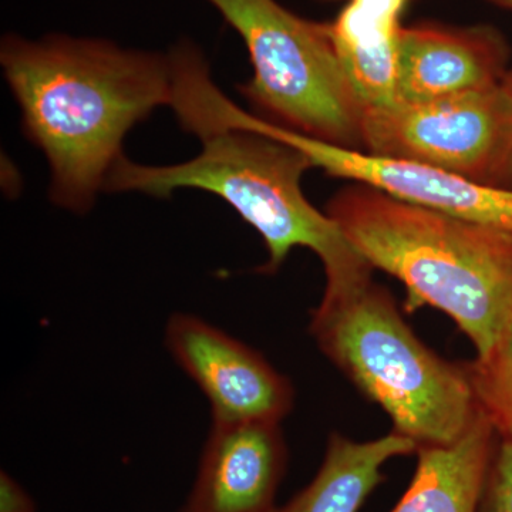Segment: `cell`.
<instances>
[{"label": "cell", "instance_id": "obj_5", "mask_svg": "<svg viewBox=\"0 0 512 512\" xmlns=\"http://www.w3.org/2000/svg\"><path fill=\"white\" fill-rule=\"evenodd\" d=\"M247 46L254 76L239 92L269 123L362 151L363 109L340 64L330 23L276 0H208Z\"/></svg>", "mask_w": 512, "mask_h": 512}, {"label": "cell", "instance_id": "obj_8", "mask_svg": "<svg viewBox=\"0 0 512 512\" xmlns=\"http://www.w3.org/2000/svg\"><path fill=\"white\" fill-rule=\"evenodd\" d=\"M165 348L211 404L212 421L281 423L293 407L291 382L261 353L191 313L165 325Z\"/></svg>", "mask_w": 512, "mask_h": 512}, {"label": "cell", "instance_id": "obj_4", "mask_svg": "<svg viewBox=\"0 0 512 512\" xmlns=\"http://www.w3.org/2000/svg\"><path fill=\"white\" fill-rule=\"evenodd\" d=\"M372 274L326 281L312 311L313 339L363 396L389 414L394 433L414 441L417 450L450 446L480 412L466 369L414 335Z\"/></svg>", "mask_w": 512, "mask_h": 512}, {"label": "cell", "instance_id": "obj_10", "mask_svg": "<svg viewBox=\"0 0 512 512\" xmlns=\"http://www.w3.org/2000/svg\"><path fill=\"white\" fill-rule=\"evenodd\" d=\"M511 49L491 26L414 25L400 39L399 103H426L498 86Z\"/></svg>", "mask_w": 512, "mask_h": 512}, {"label": "cell", "instance_id": "obj_14", "mask_svg": "<svg viewBox=\"0 0 512 512\" xmlns=\"http://www.w3.org/2000/svg\"><path fill=\"white\" fill-rule=\"evenodd\" d=\"M478 409L500 439L512 440V335L485 357L463 363Z\"/></svg>", "mask_w": 512, "mask_h": 512}, {"label": "cell", "instance_id": "obj_12", "mask_svg": "<svg viewBox=\"0 0 512 512\" xmlns=\"http://www.w3.org/2000/svg\"><path fill=\"white\" fill-rule=\"evenodd\" d=\"M498 440L480 410L456 443L419 448L412 483L392 512H478Z\"/></svg>", "mask_w": 512, "mask_h": 512}, {"label": "cell", "instance_id": "obj_13", "mask_svg": "<svg viewBox=\"0 0 512 512\" xmlns=\"http://www.w3.org/2000/svg\"><path fill=\"white\" fill-rule=\"evenodd\" d=\"M413 453L416 443L394 431L363 443L332 434L312 483L284 507L269 512H357L384 480V464Z\"/></svg>", "mask_w": 512, "mask_h": 512}, {"label": "cell", "instance_id": "obj_6", "mask_svg": "<svg viewBox=\"0 0 512 512\" xmlns=\"http://www.w3.org/2000/svg\"><path fill=\"white\" fill-rule=\"evenodd\" d=\"M511 147L512 97L503 83L363 113L365 153L431 165L491 187Z\"/></svg>", "mask_w": 512, "mask_h": 512}, {"label": "cell", "instance_id": "obj_3", "mask_svg": "<svg viewBox=\"0 0 512 512\" xmlns=\"http://www.w3.org/2000/svg\"><path fill=\"white\" fill-rule=\"evenodd\" d=\"M326 214L373 269L399 279L407 311L446 313L485 357L512 335V235L349 185Z\"/></svg>", "mask_w": 512, "mask_h": 512}, {"label": "cell", "instance_id": "obj_11", "mask_svg": "<svg viewBox=\"0 0 512 512\" xmlns=\"http://www.w3.org/2000/svg\"><path fill=\"white\" fill-rule=\"evenodd\" d=\"M409 0H349L330 23L340 64L363 113L399 103L402 16Z\"/></svg>", "mask_w": 512, "mask_h": 512}, {"label": "cell", "instance_id": "obj_9", "mask_svg": "<svg viewBox=\"0 0 512 512\" xmlns=\"http://www.w3.org/2000/svg\"><path fill=\"white\" fill-rule=\"evenodd\" d=\"M285 467L281 423L212 421L181 512H269Z\"/></svg>", "mask_w": 512, "mask_h": 512}, {"label": "cell", "instance_id": "obj_17", "mask_svg": "<svg viewBox=\"0 0 512 512\" xmlns=\"http://www.w3.org/2000/svg\"><path fill=\"white\" fill-rule=\"evenodd\" d=\"M488 2L494 3V5L500 6V8L512 10V0H488Z\"/></svg>", "mask_w": 512, "mask_h": 512}, {"label": "cell", "instance_id": "obj_2", "mask_svg": "<svg viewBox=\"0 0 512 512\" xmlns=\"http://www.w3.org/2000/svg\"><path fill=\"white\" fill-rule=\"evenodd\" d=\"M170 106L180 126L201 141L200 154L164 167L123 156L111 168L104 191L165 198L180 188H197L218 195L264 239L268 259L259 269L264 274L278 272L298 247L319 256L326 281L375 271L336 222L303 194V175L313 168L305 153L278 138L218 120L174 82Z\"/></svg>", "mask_w": 512, "mask_h": 512}, {"label": "cell", "instance_id": "obj_1", "mask_svg": "<svg viewBox=\"0 0 512 512\" xmlns=\"http://www.w3.org/2000/svg\"><path fill=\"white\" fill-rule=\"evenodd\" d=\"M0 63L26 137L49 161L50 200L77 214L104 191L128 131L173 99L168 53L124 49L110 40L8 35Z\"/></svg>", "mask_w": 512, "mask_h": 512}, {"label": "cell", "instance_id": "obj_16", "mask_svg": "<svg viewBox=\"0 0 512 512\" xmlns=\"http://www.w3.org/2000/svg\"><path fill=\"white\" fill-rule=\"evenodd\" d=\"M503 86L512 97V69L508 70L503 79ZM493 187L503 188V190L512 191V147L508 153L507 160L504 161L503 167L500 168L498 174L495 175Z\"/></svg>", "mask_w": 512, "mask_h": 512}, {"label": "cell", "instance_id": "obj_15", "mask_svg": "<svg viewBox=\"0 0 512 512\" xmlns=\"http://www.w3.org/2000/svg\"><path fill=\"white\" fill-rule=\"evenodd\" d=\"M478 512H512V440H498Z\"/></svg>", "mask_w": 512, "mask_h": 512}, {"label": "cell", "instance_id": "obj_7", "mask_svg": "<svg viewBox=\"0 0 512 512\" xmlns=\"http://www.w3.org/2000/svg\"><path fill=\"white\" fill-rule=\"evenodd\" d=\"M229 121L234 126L291 144L309 157L313 168H320L330 177L369 185L396 200L512 235L510 190L474 183L431 165L372 156L365 151L313 140L269 123L238 106L229 111Z\"/></svg>", "mask_w": 512, "mask_h": 512}]
</instances>
